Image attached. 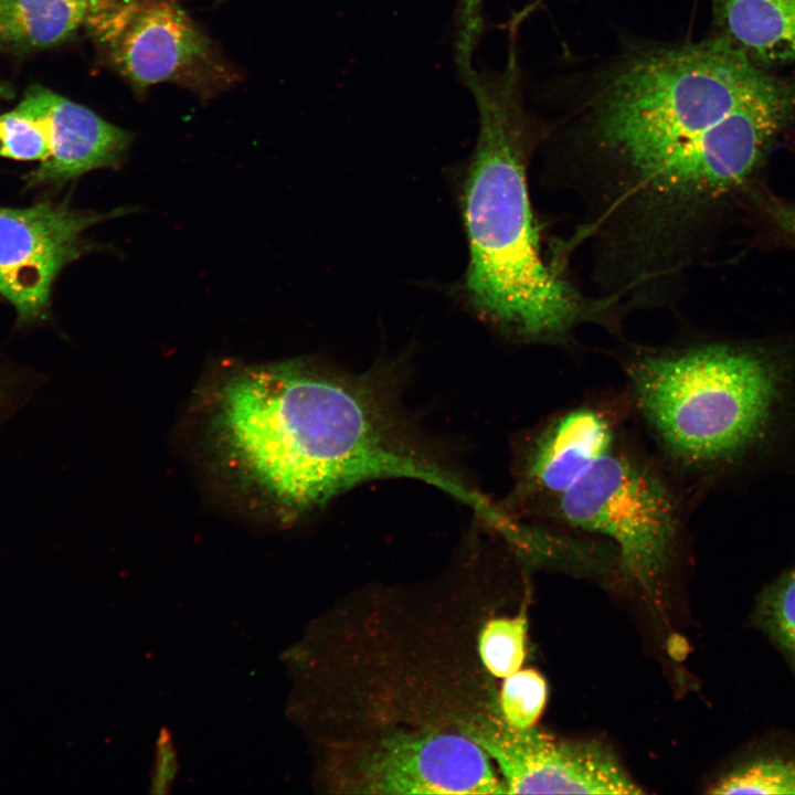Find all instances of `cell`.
Wrapping results in <instances>:
<instances>
[{
  "label": "cell",
  "mask_w": 795,
  "mask_h": 795,
  "mask_svg": "<svg viewBox=\"0 0 795 795\" xmlns=\"http://www.w3.org/2000/svg\"><path fill=\"white\" fill-rule=\"evenodd\" d=\"M218 1H223V0H218Z\"/></svg>",
  "instance_id": "7402d4cb"
},
{
  "label": "cell",
  "mask_w": 795,
  "mask_h": 795,
  "mask_svg": "<svg viewBox=\"0 0 795 795\" xmlns=\"http://www.w3.org/2000/svg\"><path fill=\"white\" fill-rule=\"evenodd\" d=\"M17 107L39 119L49 139V157L29 176L34 184L64 182L116 167L131 141L128 131L40 85L29 87Z\"/></svg>",
  "instance_id": "8fae6325"
},
{
  "label": "cell",
  "mask_w": 795,
  "mask_h": 795,
  "mask_svg": "<svg viewBox=\"0 0 795 795\" xmlns=\"http://www.w3.org/2000/svg\"><path fill=\"white\" fill-rule=\"evenodd\" d=\"M630 407L628 394L589 400L532 428L518 452L512 497L516 508L544 517L563 492L617 443Z\"/></svg>",
  "instance_id": "9c48e42d"
},
{
  "label": "cell",
  "mask_w": 795,
  "mask_h": 795,
  "mask_svg": "<svg viewBox=\"0 0 795 795\" xmlns=\"http://www.w3.org/2000/svg\"><path fill=\"white\" fill-rule=\"evenodd\" d=\"M527 618H494L481 629L478 650L481 661L492 676L507 678L520 670L526 656Z\"/></svg>",
  "instance_id": "2e32d148"
},
{
  "label": "cell",
  "mask_w": 795,
  "mask_h": 795,
  "mask_svg": "<svg viewBox=\"0 0 795 795\" xmlns=\"http://www.w3.org/2000/svg\"><path fill=\"white\" fill-rule=\"evenodd\" d=\"M547 696V682L538 671L518 670L505 678L499 696L501 718L511 727L531 728L544 709Z\"/></svg>",
  "instance_id": "e0dca14e"
},
{
  "label": "cell",
  "mask_w": 795,
  "mask_h": 795,
  "mask_svg": "<svg viewBox=\"0 0 795 795\" xmlns=\"http://www.w3.org/2000/svg\"><path fill=\"white\" fill-rule=\"evenodd\" d=\"M709 793L795 795V755L781 751L753 753L727 771Z\"/></svg>",
  "instance_id": "5bb4252c"
},
{
  "label": "cell",
  "mask_w": 795,
  "mask_h": 795,
  "mask_svg": "<svg viewBox=\"0 0 795 795\" xmlns=\"http://www.w3.org/2000/svg\"><path fill=\"white\" fill-rule=\"evenodd\" d=\"M103 0H0V41L36 50L70 39Z\"/></svg>",
  "instance_id": "4fadbf2b"
},
{
  "label": "cell",
  "mask_w": 795,
  "mask_h": 795,
  "mask_svg": "<svg viewBox=\"0 0 795 795\" xmlns=\"http://www.w3.org/2000/svg\"><path fill=\"white\" fill-rule=\"evenodd\" d=\"M628 398L669 470L707 478L772 438L793 385L777 347L706 342L643 350L625 364Z\"/></svg>",
  "instance_id": "277c9868"
},
{
  "label": "cell",
  "mask_w": 795,
  "mask_h": 795,
  "mask_svg": "<svg viewBox=\"0 0 795 795\" xmlns=\"http://www.w3.org/2000/svg\"><path fill=\"white\" fill-rule=\"evenodd\" d=\"M123 213L125 209L109 214L80 212L51 202L0 206V294L21 320L44 316L59 273L89 250L84 232Z\"/></svg>",
  "instance_id": "30bf717a"
},
{
  "label": "cell",
  "mask_w": 795,
  "mask_h": 795,
  "mask_svg": "<svg viewBox=\"0 0 795 795\" xmlns=\"http://www.w3.org/2000/svg\"><path fill=\"white\" fill-rule=\"evenodd\" d=\"M753 618L795 668V566L762 591Z\"/></svg>",
  "instance_id": "9a60e30c"
},
{
  "label": "cell",
  "mask_w": 795,
  "mask_h": 795,
  "mask_svg": "<svg viewBox=\"0 0 795 795\" xmlns=\"http://www.w3.org/2000/svg\"><path fill=\"white\" fill-rule=\"evenodd\" d=\"M209 432L231 474L286 517L382 478L424 481L471 509L481 501L373 374L305 360L237 370L215 393Z\"/></svg>",
  "instance_id": "6da1fadb"
},
{
  "label": "cell",
  "mask_w": 795,
  "mask_h": 795,
  "mask_svg": "<svg viewBox=\"0 0 795 795\" xmlns=\"http://www.w3.org/2000/svg\"><path fill=\"white\" fill-rule=\"evenodd\" d=\"M781 82L722 35L618 54L585 91L573 132L602 188L604 223L692 166L719 123Z\"/></svg>",
  "instance_id": "3957f363"
},
{
  "label": "cell",
  "mask_w": 795,
  "mask_h": 795,
  "mask_svg": "<svg viewBox=\"0 0 795 795\" xmlns=\"http://www.w3.org/2000/svg\"><path fill=\"white\" fill-rule=\"evenodd\" d=\"M178 773V757L171 734L162 729L156 743L155 762L150 778L151 794H167Z\"/></svg>",
  "instance_id": "d6986e66"
},
{
  "label": "cell",
  "mask_w": 795,
  "mask_h": 795,
  "mask_svg": "<svg viewBox=\"0 0 795 795\" xmlns=\"http://www.w3.org/2000/svg\"><path fill=\"white\" fill-rule=\"evenodd\" d=\"M13 97L12 87L2 81H0V100L10 99Z\"/></svg>",
  "instance_id": "44dd1931"
},
{
  "label": "cell",
  "mask_w": 795,
  "mask_h": 795,
  "mask_svg": "<svg viewBox=\"0 0 795 795\" xmlns=\"http://www.w3.org/2000/svg\"><path fill=\"white\" fill-rule=\"evenodd\" d=\"M49 155L47 135L39 119L18 107L0 115V157L42 162Z\"/></svg>",
  "instance_id": "ac0fdd59"
},
{
  "label": "cell",
  "mask_w": 795,
  "mask_h": 795,
  "mask_svg": "<svg viewBox=\"0 0 795 795\" xmlns=\"http://www.w3.org/2000/svg\"><path fill=\"white\" fill-rule=\"evenodd\" d=\"M722 36L756 65L795 63V0H711Z\"/></svg>",
  "instance_id": "7c38bea8"
},
{
  "label": "cell",
  "mask_w": 795,
  "mask_h": 795,
  "mask_svg": "<svg viewBox=\"0 0 795 795\" xmlns=\"http://www.w3.org/2000/svg\"><path fill=\"white\" fill-rule=\"evenodd\" d=\"M476 40L454 41V61L475 100L479 132L463 191L469 247L465 293L470 305L513 337L563 342L603 308L547 265L531 209L527 167L536 134L522 100L516 38L501 71L474 63Z\"/></svg>",
  "instance_id": "7a4b0ae2"
},
{
  "label": "cell",
  "mask_w": 795,
  "mask_h": 795,
  "mask_svg": "<svg viewBox=\"0 0 795 795\" xmlns=\"http://www.w3.org/2000/svg\"><path fill=\"white\" fill-rule=\"evenodd\" d=\"M543 518L611 540L623 574L648 591L671 564L683 530L680 489L671 475L621 438Z\"/></svg>",
  "instance_id": "5b68a950"
},
{
  "label": "cell",
  "mask_w": 795,
  "mask_h": 795,
  "mask_svg": "<svg viewBox=\"0 0 795 795\" xmlns=\"http://www.w3.org/2000/svg\"><path fill=\"white\" fill-rule=\"evenodd\" d=\"M765 212L774 227L795 243V201L771 200Z\"/></svg>",
  "instance_id": "ffe728a7"
},
{
  "label": "cell",
  "mask_w": 795,
  "mask_h": 795,
  "mask_svg": "<svg viewBox=\"0 0 795 795\" xmlns=\"http://www.w3.org/2000/svg\"><path fill=\"white\" fill-rule=\"evenodd\" d=\"M84 28L107 64L139 93L174 83L209 96L235 80L177 0H104Z\"/></svg>",
  "instance_id": "8992f818"
},
{
  "label": "cell",
  "mask_w": 795,
  "mask_h": 795,
  "mask_svg": "<svg viewBox=\"0 0 795 795\" xmlns=\"http://www.w3.org/2000/svg\"><path fill=\"white\" fill-rule=\"evenodd\" d=\"M337 786L365 794H501L486 752L460 733H389L347 751L332 767Z\"/></svg>",
  "instance_id": "52a82bcc"
},
{
  "label": "cell",
  "mask_w": 795,
  "mask_h": 795,
  "mask_svg": "<svg viewBox=\"0 0 795 795\" xmlns=\"http://www.w3.org/2000/svg\"><path fill=\"white\" fill-rule=\"evenodd\" d=\"M462 733L496 761L507 793H643L597 743L561 740L533 727L515 728L497 716L473 719L462 725Z\"/></svg>",
  "instance_id": "ba28073f"
}]
</instances>
